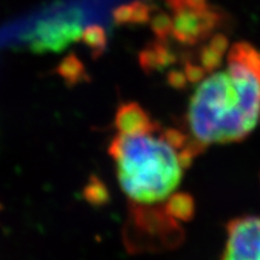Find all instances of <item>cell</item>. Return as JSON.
Segmentation results:
<instances>
[{"mask_svg": "<svg viewBox=\"0 0 260 260\" xmlns=\"http://www.w3.org/2000/svg\"><path fill=\"white\" fill-rule=\"evenodd\" d=\"M119 187L136 210L162 209L177 218L190 213L178 198L184 172L200 149L184 132L164 128L136 103L119 106L109 148Z\"/></svg>", "mask_w": 260, "mask_h": 260, "instance_id": "obj_1", "label": "cell"}, {"mask_svg": "<svg viewBox=\"0 0 260 260\" xmlns=\"http://www.w3.org/2000/svg\"><path fill=\"white\" fill-rule=\"evenodd\" d=\"M260 118V51L237 42L226 69L204 77L191 94L186 134L200 151L211 145L241 141Z\"/></svg>", "mask_w": 260, "mask_h": 260, "instance_id": "obj_2", "label": "cell"}, {"mask_svg": "<svg viewBox=\"0 0 260 260\" xmlns=\"http://www.w3.org/2000/svg\"><path fill=\"white\" fill-rule=\"evenodd\" d=\"M82 18L79 9L58 12L38 21L22 35V40L34 53L61 52L82 38Z\"/></svg>", "mask_w": 260, "mask_h": 260, "instance_id": "obj_3", "label": "cell"}, {"mask_svg": "<svg viewBox=\"0 0 260 260\" xmlns=\"http://www.w3.org/2000/svg\"><path fill=\"white\" fill-rule=\"evenodd\" d=\"M222 260H260V216H246L228 226Z\"/></svg>", "mask_w": 260, "mask_h": 260, "instance_id": "obj_4", "label": "cell"}, {"mask_svg": "<svg viewBox=\"0 0 260 260\" xmlns=\"http://www.w3.org/2000/svg\"><path fill=\"white\" fill-rule=\"evenodd\" d=\"M220 22L222 14L211 6L203 10H194L183 6L174 12L172 37L181 44L195 45L209 38Z\"/></svg>", "mask_w": 260, "mask_h": 260, "instance_id": "obj_5", "label": "cell"}, {"mask_svg": "<svg viewBox=\"0 0 260 260\" xmlns=\"http://www.w3.org/2000/svg\"><path fill=\"white\" fill-rule=\"evenodd\" d=\"M81 40L90 48L94 59L99 58L106 50L107 35L105 29L100 25L93 24L87 27L82 32Z\"/></svg>", "mask_w": 260, "mask_h": 260, "instance_id": "obj_6", "label": "cell"}, {"mask_svg": "<svg viewBox=\"0 0 260 260\" xmlns=\"http://www.w3.org/2000/svg\"><path fill=\"white\" fill-rule=\"evenodd\" d=\"M58 74L60 75L63 79L67 80L68 83L73 84L79 82L81 80H86L87 74L84 70V65L82 61L79 59V57L75 56L74 53L68 54L60 64L58 65Z\"/></svg>", "mask_w": 260, "mask_h": 260, "instance_id": "obj_7", "label": "cell"}, {"mask_svg": "<svg viewBox=\"0 0 260 260\" xmlns=\"http://www.w3.org/2000/svg\"><path fill=\"white\" fill-rule=\"evenodd\" d=\"M151 29L159 41H168L174 30V19L165 12H158L151 19Z\"/></svg>", "mask_w": 260, "mask_h": 260, "instance_id": "obj_8", "label": "cell"}, {"mask_svg": "<svg viewBox=\"0 0 260 260\" xmlns=\"http://www.w3.org/2000/svg\"><path fill=\"white\" fill-rule=\"evenodd\" d=\"M151 45L154 50L155 58H157L158 71H162L176 63V54L171 51V48L168 46L167 42L158 40Z\"/></svg>", "mask_w": 260, "mask_h": 260, "instance_id": "obj_9", "label": "cell"}, {"mask_svg": "<svg viewBox=\"0 0 260 260\" xmlns=\"http://www.w3.org/2000/svg\"><path fill=\"white\" fill-rule=\"evenodd\" d=\"M223 61V54L218 53L211 48L209 45L204 46L200 51V63L203 65V68L206 70L207 74L213 73L214 70H217L222 65Z\"/></svg>", "mask_w": 260, "mask_h": 260, "instance_id": "obj_10", "label": "cell"}, {"mask_svg": "<svg viewBox=\"0 0 260 260\" xmlns=\"http://www.w3.org/2000/svg\"><path fill=\"white\" fill-rule=\"evenodd\" d=\"M133 5V19L132 24H145L151 19L152 8L144 2L135 0L132 3Z\"/></svg>", "mask_w": 260, "mask_h": 260, "instance_id": "obj_11", "label": "cell"}, {"mask_svg": "<svg viewBox=\"0 0 260 260\" xmlns=\"http://www.w3.org/2000/svg\"><path fill=\"white\" fill-rule=\"evenodd\" d=\"M140 65L144 69L146 73H152V71H158L157 67V58H155V53L152 45H149L146 48H144L141 52H140L139 56Z\"/></svg>", "mask_w": 260, "mask_h": 260, "instance_id": "obj_12", "label": "cell"}, {"mask_svg": "<svg viewBox=\"0 0 260 260\" xmlns=\"http://www.w3.org/2000/svg\"><path fill=\"white\" fill-rule=\"evenodd\" d=\"M206 74V70L203 67L195 65L190 61H186V64H184V75H186L188 82L199 83L201 80H204Z\"/></svg>", "mask_w": 260, "mask_h": 260, "instance_id": "obj_13", "label": "cell"}, {"mask_svg": "<svg viewBox=\"0 0 260 260\" xmlns=\"http://www.w3.org/2000/svg\"><path fill=\"white\" fill-rule=\"evenodd\" d=\"M133 19V5H121L113 11V22L117 25L132 23Z\"/></svg>", "mask_w": 260, "mask_h": 260, "instance_id": "obj_14", "label": "cell"}, {"mask_svg": "<svg viewBox=\"0 0 260 260\" xmlns=\"http://www.w3.org/2000/svg\"><path fill=\"white\" fill-rule=\"evenodd\" d=\"M168 82L174 88H184L187 86V77L183 71L171 70L168 74Z\"/></svg>", "mask_w": 260, "mask_h": 260, "instance_id": "obj_15", "label": "cell"}, {"mask_svg": "<svg viewBox=\"0 0 260 260\" xmlns=\"http://www.w3.org/2000/svg\"><path fill=\"white\" fill-rule=\"evenodd\" d=\"M209 46L211 48H213L216 52H218V53L224 54L228 50V46H229V42H228L225 35L216 34L211 38Z\"/></svg>", "mask_w": 260, "mask_h": 260, "instance_id": "obj_16", "label": "cell"}, {"mask_svg": "<svg viewBox=\"0 0 260 260\" xmlns=\"http://www.w3.org/2000/svg\"><path fill=\"white\" fill-rule=\"evenodd\" d=\"M184 5L189 9L194 10H203L207 8V0H183Z\"/></svg>", "mask_w": 260, "mask_h": 260, "instance_id": "obj_17", "label": "cell"}]
</instances>
